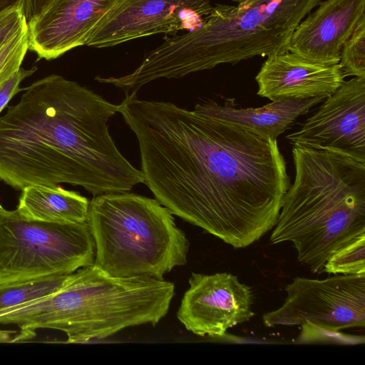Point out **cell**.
<instances>
[{
	"mask_svg": "<svg viewBox=\"0 0 365 365\" xmlns=\"http://www.w3.org/2000/svg\"><path fill=\"white\" fill-rule=\"evenodd\" d=\"M118 113L137 138L144 183L173 215L235 248L275 226L290 186L277 140L136 94Z\"/></svg>",
	"mask_w": 365,
	"mask_h": 365,
	"instance_id": "obj_1",
	"label": "cell"
},
{
	"mask_svg": "<svg viewBox=\"0 0 365 365\" xmlns=\"http://www.w3.org/2000/svg\"><path fill=\"white\" fill-rule=\"evenodd\" d=\"M23 90L0 117L1 181L18 190L67 183L94 196L144 183L109 133L118 105L56 74Z\"/></svg>",
	"mask_w": 365,
	"mask_h": 365,
	"instance_id": "obj_2",
	"label": "cell"
},
{
	"mask_svg": "<svg viewBox=\"0 0 365 365\" xmlns=\"http://www.w3.org/2000/svg\"><path fill=\"white\" fill-rule=\"evenodd\" d=\"M292 158L294 181L270 242H292L298 261L320 274L334 252L365 234V162L303 146Z\"/></svg>",
	"mask_w": 365,
	"mask_h": 365,
	"instance_id": "obj_3",
	"label": "cell"
},
{
	"mask_svg": "<svg viewBox=\"0 0 365 365\" xmlns=\"http://www.w3.org/2000/svg\"><path fill=\"white\" fill-rule=\"evenodd\" d=\"M216 4L201 25L167 38L127 76L135 88L224 63L289 51L298 24L321 0H233Z\"/></svg>",
	"mask_w": 365,
	"mask_h": 365,
	"instance_id": "obj_4",
	"label": "cell"
},
{
	"mask_svg": "<svg viewBox=\"0 0 365 365\" xmlns=\"http://www.w3.org/2000/svg\"><path fill=\"white\" fill-rule=\"evenodd\" d=\"M173 282L154 278H120L96 266L80 268L43 297L0 310V324H15L19 339L38 329L64 332L69 343L103 339L130 327L155 326L168 313Z\"/></svg>",
	"mask_w": 365,
	"mask_h": 365,
	"instance_id": "obj_5",
	"label": "cell"
},
{
	"mask_svg": "<svg viewBox=\"0 0 365 365\" xmlns=\"http://www.w3.org/2000/svg\"><path fill=\"white\" fill-rule=\"evenodd\" d=\"M87 223L93 265L120 278H154L187 263L190 242L173 214L155 198L122 192L94 196Z\"/></svg>",
	"mask_w": 365,
	"mask_h": 365,
	"instance_id": "obj_6",
	"label": "cell"
},
{
	"mask_svg": "<svg viewBox=\"0 0 365 365\" xmlns=\"http://www.w3.org/2000/svg\"><path fill=\"white\" fill-rule=\"evenodd\" d=\"M95 255L87 222L30 220L0 202V284L70 274Z\"/></svg>",
	"mask_w": 365,
	"mask_h": 365,
	"instance_id": "obj_7",
	"label": "cell"
},
{
	"mask_svg": "<svg viewBox=\"0 0 365 365\" xmlns=\"http://www.w3.org/2000/svg\"><path fill=\"white\" fill-rule=\"evenodd\" d=\"M279 308L262 317L267 327L300 326L301 341L336 337L365 326V274H337L323 279L295 277L285 287Z\"/></svg>",
	"mask_w": 365,
	"mask_h": 365,
	"instance_id": "obj_8",
	"label": "cell"
},
{
	"mask_svg": "<svg viewBox=\"0 0 365 365\" xmlns=\"http://www.w3.org/2000/svg\"><path fill=\"white\" fill-rule=\"evenodd\" d=\"M212 8L210 0H119L93 29L86 46L108 48L158 34L190 31Z\"/></svg>",
	"mask_w": 365,
	"mask_h": 365,
	"instance_id": "obj_9",
	"label": "cell"
},
{
	"mask_svg": "<svg viewBox=\"0 0 365 365\" xmlns=\"http://www.w3.org/2000/svg\"><path fill=\"white\" fill-rule=\"evenodd\" d=\"M286 138L293 147L325 150L365 162V78L345 81Z\"/></svg>",
	"mask_w": 365,
	"mask_h": 365,
	"instance_id": "obj_10",
	"label": "cell"
},
{
	"mask_svg": "<svg viewBox=\"0 0 365 365\" xmlns=\"http://www.w3.org/2000/svg\"><path fill=\"white\" fill-rule=\"evenodd\" d=\"M188 282L177 317L195 334L222 337L255 314L251 288L230 273H192Z\"/></svg>",
	"mask_w": 365,
	"mask_h": 365,
	"instance_id": "obj_11",
	"label": "cell"
},
{
	"mask_svg": "<svg viewBox=\"0 0 365 365\" xmlns=\"http://www.w3.org/2000/svg\"><path fill=\"white\" fill-rule=\"evenodd\" d=\"M118 1L53 0L27 23L29 49L38 60H52L86 46L93 29Z\"/></svg>",
	"mask_w": 365,
	"mask_h": 365,
	"instance_id": "obj_12",
	"label": "cell"
},
{
	"mask_svg": "<svg viewBox=\"0 0 365 365\" xmlns=\"http://www.w3.org/2000/svg\"><path fill=\"white\" fill-rule=\"evenodd\" d=\"M298 24L289 51L309 61L337 64L345 42L365 16V0H326Z\"/></svg>",
	"mask_w": 365,
	"mask_h": 365,
	"instance_id": "obj_13",
	"label": "cell"
},
{
	"mask_svg": "<svg viewBox=\"0 0 365 365\" xmlns=\"http://www.w3.org/2000/svg\"><path fill=\"white\" fill-rule=\"evenodd\" d=\"M255 77L257 94L272 101L329 97L345 81L339 65L306 60L292 52L267 56Z\"/></svg>",
	"mask_w": 365,
	"mask_h": 365,
	"instance_id": "obj_14",
	"label": "cell"
},
{
	"mask_svg": "<svg viewBox=\"0 0 365 365\" xmlns=\"http://www.w3.org/2000/svg\"><path fill=\"white\" fill-rule=\"evenodd\" d=\"M326 97L272 101L259 108H237L234 98L223 104L208 100L195 105L194 111L217 120L245 129L261 137L277 140L301 115L307 113Z\"/></svg>",
	"mask_w": 365,
	"mask_h": 365,
	"instance_id": "obj_15",
	"label": "cell"
},
{
	"mask_svg": "<svg viewBox=\"0 0 365 365\" xmlns=\"http://www.w3.org/2000/svg\"><path fill=\"white\" fill-rule=\"evenodd\" d=\"M89 202L78 192L58 185H35L22 189L16 210L30 220L83 222L87 221Z\"/></svg>",
	"mask_w": 365,
	"mask_h": 365,
	"instance_id": "obj_16",
	"label": "cell"
},
{
	"mask_svg": "<svg viewBox=\"0 0 365 365\" xmlns=\"http://www.w3.org/2000/svg\"><path fill=\"white\" fill-rule=\"evenodd\" d=\"M68 275L0 284V310L29 302L54 292L63 284Z\"/></svg>",
	"mask_w": 365,
	"mask_h": 365,
	"instance_id": "obj_17",
	"label": "cell"
},
{
	"mask_svg": "<svg viewBox=\"0 0 365 365\" xmlns=\"http://www.w3.org/2000/svg\"><path fill=\"white\" fill-rule=\"evenodd\" d=\"M324 272L334 274H365V234L334 252L327 260Z\"/></svg>",
	"mask_w": 365,
	"mask_h": 365,
	"instance_id": "obj_18",
	"label": "cell"
},
{
	"mask_svg": "<svg viewBox=\"0 0 365 365\" xmlns=\"http://www.w3.org/2000/svg\"><path fill=\"white\" fill-rule=\"evenodd\" d=\"M339 65L345 77L365 78V16L344 44Z\"/></svg>",
	"mask_w": 365,
	"mask_h": 365,
	"instance_id": "obj_19",
	"label": "cell"
},
{
	"mask_svg": "<svg viewBox=\"0 0 365 365\" xmlns=\"http://www.w3.org/2000/svg\"><path fill=\"white\" fill-rule=\"evenodd\" d=\"M28 50L26 26L0 48V86L21 68Z\"/></svg>",
	"mask_w": 365,
	"mask_h": 365,
	"instance_id": "obj_20",
	"label": "cell"
},
{
	"mask_svg": "<svg viewBox=\"0 0 365 365\" xmlns=\"http://www.w3.org/2000/svg\"><path fill=\"white\" fill-rule=\"evenodd\" d=\"M27 26L23 6L0 14V48Z\"/></svg>",
	"mask_w": 365,
	"mask_h": 365,
	"instance_id": "obj_21",
	"label": "cell"
},
{
	"mask_svg": "<svg viewBox=\"0 0 365 365\" xmlns=\"http://www.w3.org/2000/svg\"><path fill=\"white\" fill-rule=\"evenodd\" d=\"M36 70V67L31 69L20 68L10 78L0 86V113L11 98L22 91L20 88L21 83L31 76Z\"/></svg>",
	"mask_w": 365,
	"mask_h": 365,
	"instance_id": "obj_22",
	"label": "cell"
},
{
	"mask_svg": "<svg viewBox=\"0 0 365 365\" xmlns=\"http://www.w3.org/2000/svg\"><path fill=\"white\" fill-rule=\"evenodd\" d=\"M53 0H24L23 11L28 23L41 14Z\"/></svg>",
	"mask_w": 365,
	"mask_h": 365,
	"instance_id": "obj_23",
	"label": "cell"
},
{
	"mask_svg": "<svg viewBox=\"0 0 365 365\" xmlns=\"http://www.w3.org/2000/svg\"><path fill=\"white\" fill-rule=\"evenodd\" d=\"M24 0H0V14L11 9L23 6Z\"/></svg>",
	"mask_w": 365,
	"mask_h": 365,
	"instance_id": "obj_24",
	"label": "cell"
},
{
	"mask_svg": "<svg viewBox=\"0 0 365 365\" xmlns=\"http://www.w3.org/2000/svg\"><path fill=\"white\" fill-rule=\"evenodd\" d=\"M19 332L14 330L0 329V343L14 342Z\"/></svg>",
	"mask_w": 365,
	"mask_h": 365,
	"instance_id": "obj_25",
	"label": "cell"
}]
</instances>
